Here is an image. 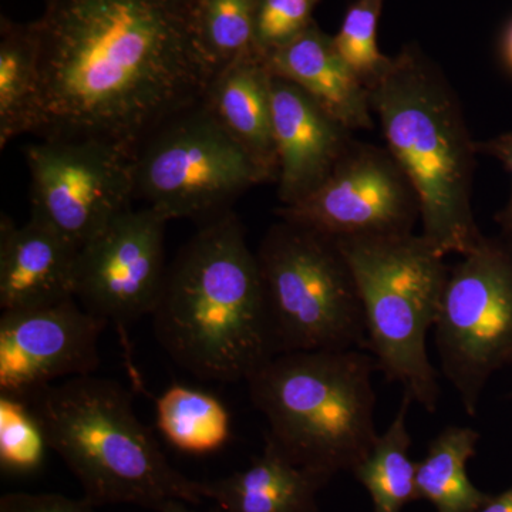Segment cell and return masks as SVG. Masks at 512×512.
<instances>
[{
  "instance_id": "8",
  "label": "cell",
  "mask_w": 512,
  "mask_h": 512,
  "mask_svg": "<svg viewBox=\"0 0 512 512\" xmlns=\"http://www.w3.org/2000/svg\"><path fill=\"white\" fill-rule=\"evenodd\" d=\"M272 183L202 104L177 114L136 151V198L168 221L214 220L238 197Z\"/></svg>"
},
{
  "instance_id": "21",
  "label": "cell",
  "mask_w": 512,
  "mask_h": 512,
  "mask_svg": "<svg viewBox=\"0 0 512 512\" xmlns=\"http://www.w3.org/2000/svg\"><path fill=\"white\" fill-rule=\"evenodd\" d=\"M157 429L177 450L204 456L231 437L227 406L212 393L175 383L156 400Z\"/></svg>"
},
{
  "instance_id": "20",
  "label": "cell",
  "mask_w": 512,
  "mask_h": 512,
  "mask_svg": "<svg viewBox=\"0 0 512 512\" xmlns=\"http://www.w3.org/2000/svg\"><path fill=\"white\" fill-rule=\"evenodd\" d=\"M40 99L39 52L30 23L0 20V147L32 134Z\"/></svg>"
},
{
  "instance_id": "10",
  "label": "cell",
  "mask_w": 512,
  "mask_h": 512,
  "mask_svg": "<svg viewBox=\"0 0 512 512\" xmlns=\"http://www.w3.org/2000/svg\"><path fill=\"white\" fill-rule=\"evenodd\" d=\"M30 217L77 248L96 237L136 198V153L110 141L40 138L25 148Z\"/></svg>"
},
{
  "instance_id": "19",
  "label": "cell",
  "mask_w": 512,
  "mask_h": 512,
  "mask_svg": "<svg viewBox=\"0 0 512 512\" xmlns=\"http://www.w3.org/2000/svg\"><path fill=\"white\" fill-rule=\"evenodd\" d=\"M478 441L480 433L471 427L441 430L416 463V500L429 501L437 512H476L484 507L493 495L478 490L467 474Z\"/></svg>"
},
{
  "instance_id": "12",
  "label": "cell",
  "mask_w": 512,
  "mask_h": 512,
  "mask_svg": "<svg viewBox=\"0 0 512 512\" xmlns=\"http://www.w3.org/2000/svg\"><path fill=\"white\" fill-rule=\"evenodd\" d=\"M167 218L153 207L128 210L80 248L74 299L123 328L151 316L163 289Z\"/></svg>"
},
{
  "instance_id": "2",
  "label": "cell",
  "mask_w": 512,
  "mask_h": 512,
  "mask_svg": "<svg viewBox=\"0 0 512 512\" xmlns=\"http://www.w3.org/2000/svg\"><path fill=\"white\" fill-rule=\"evenodd\" d=\"M151 319L167 355L207 382H247L279 355L256 252L234 211L181 249Z\"/></svg>"
},
{
  "instance_id": "32",
  "label": "cell",
  "mask_w": 512,
  "mask_h": 512,
  "mask_svg": "<svg viewBox=\"0 0 512 512\" xmlns=\"http://www.w3.org/2000/svg\"><path fill=\"white\" fill-rule=\"evenodd\" d=\"M178 2H190V0H178Z\"/></svg>"
},
{
  "instance_id": "22",
  "label": "cell",
  "mask_w": 512,
  "mask_h": 512,
  "mask_svg": "<svg viewBox=\"0 0 512 512\" xmlns=\"http://www.w3.org/2000/svg\"><path fill=\"white\" fill-rule=\"evenodd\" d=\"M413 400L404 394L402 406L375 446L352 471L372 498L373 512H402L416 501V463L410 458L412 437L407 414Z\"/></svg>"
},
{
  "instance_id": "27",
  "label": "cell",
  "mask_w": 512,
  "mask_h": 512,
  "mask_svg": "<svg viewBox=\"0 0 512 512\" xmlns=\"http://www.w3.org/2000/svg\"><path fill=\"white\" fill-rule=\"evenodd\" d=\"M0 512H94L86 498L73 500L53 493H9L0 498Z\"/></svg>"
},
{
  "instance_id": "24",
  "label": "cell",
  "mask_w": 512,
  "mask_h": 512,
  "mask_svg": "<svg viewBox=\"0 0 512 512\" xmlns=\"http://www.w3.org/2000/svg\"><path fill=\"white\" fill-rule=\"evenodd\" d=\"M50 450L45 427L23 397L0 394V470L29 477L45 466Z\"/></svg>"
},
{
  "instance_id": "5",
  "label": "cell",
  "mask_w": 512,
  "mask_h": 512,
  "mask_svg": "<svg viewBox=\"0 0 512 512\" xmlns=\"http://www.w3.org/2000/svg\"><path fill=\"white\" fill-rule=\"evenodd\" d=\"M376 360L362 349L282 353L247 380L271 440L296 466L330 478L375 446Z\"/></svg>"
},
{
  "instance_id": "26",
  "label": "cell",
  "mask_w": 512,
  "mask_h": 512,
  "mask_svg": "<svg viewBox=\"0 0 512 512\" xmlns=\"http://www.w3.org/2000/svg\"><path fill=\"white\" fill-rule=\"evenodd\" d=\"M319 0H261L254 49L268 55L291 42L315 22Z\"/></svg>"
},
{
  "instance_id": "7",
  "label": "cell",
  "mask_w": 512,
  "mask_h": 512,
  "mask_svg": "<svg viewBox=\"0 0 512 512\" xmlns=\"http://www.w3.org/2000/svg\"><path fill=\"white\" fill-rule=\"evenodd\" d=\"M256 259L279 355L366 350L362 298L338 238L281 218Z\"/></svg>"
},
{
  "instance_id": "4",
  "label": "cell",
  "mask_w": 512,
  "mask_h": 512,
  "mask_svg": "<svg viewBox=\"0 0 512 512\" xmlns=\"http://www.w3.org/2000/svg\"><path fill=\"white\" fill-rule=\"evenodd\" d=\"M26 400L45 427L50 450L70 468L94 507L133 504L160 511L171 500H205L204 484L168 463L120 383L72 377Z\"/></svg>"
},
{
  "instance_id": "13",
  "label": "cell",
  "mask_w": 512,
  "mask_h": 512,
  "mask_svg": "<svg viewBox=\"0 0 512 512\" xmlns=\"http://www.w3.org/2000/svg\"><path fill=\"white\" fill-rule=\"evenodd\" d=\"M104 320L76 299L0 316V394L28 399L59 379L93 375Z\"/></svg>"
},
{
  "instance_id": "16",
  "label": "cell",
  "mask_w": 512,
  "mask_h": 512,
  "mask_svg": "<svg viewBox=\"0 0 512 512\" xmlns=\"http://www.w3.org/2000/svg\"><path fill=\"white\" fill-rule=\"evenodd\" d=\"M264 59L272 76L298 86L350 130L375 127L369 90L318 23Z\"/></svg>"
},
{
  "instance_id": "9",
  "label": "cell",
  "mask_w": 512,
  "mask_h": 512,
  "mask_svg": "<svg viewBox=\"0 0 512 512\" xmlns=\"http://www.w3.org/2000/svg\"><path fill=\"white\" fill-rule=\"evenodd\" d=\"M434 339L441 372L476 416L491 376L512 366V234L484 235L451 266Z\"/></svg>"
},
{
  "instance_id": "15",
  "label": "cell",
  "mask_w": 512,
  "mask_h": 512,
  "mask_svg": "<svg viewBox=\"0 0 512 512\" xmlns=\"http://www.w3.org/2000/svg\"><path fill=\"white\" fill-rule=\"evenodd\" d=\"M80 249L30 217L18 225L0 218V309L36 308L74 298Z\"/></svg>"
},
{
  "instance_id": "23",
  "label": "cell",
  "mask_w": 512,
  "mask_h": 512,
  "mask_svg": "<svg viewBox=\"0 0 512 512\" xmlns=\"http://www.w3.org/2000/svg\"><path fill=\"white\" fill-rule=\"evenodd\" d=\"M261 0H190L195 36L215 72L254 49Z\"/></svg>"
},
{
  "instance_id": "6",
  "label": "cell",
  "mask_w": 512,
  "mask_h": 512,
  "mask_svg": "<svg viewBox=\"0 0 512 512\" xmlns=\"http://www.w3.org/2000/svg\"><path fill=\"white\" fill-rule=\"evenodd\" d=\"M362 298L367 346L377 372L399 383L427 412L441 396L439 372L427 353L450 275L446 255L423 237L338 238Z\"/></svg>"
},
{
  "instance_id": "17",
  "label": "cell",
  "mask_w": 512,
  "mask_h": 512,
  "mask_svg": "<svg viewBox=\"0 0 512 512\" xmlns=\"http://www.w3.org/2000/svg\"><path fill=\"white\" fill-rule=\"evenodd\" d=\"M202 104L271 181H276L272 73L264 56L251 49L218 69L205 90Z\"/></svg>"
},
{
  "instance_id": "3",
  "label": "cell",
  "mask_w": 512,
  "mask_h": 512,
  "mask_svg": "<svg viewBox=\"0 0 512 512\" xmlns=\"http://www.w3.org/2000/svg\"><path fill=\"white\" fill-rule=\"evenodd\" d=\"M367 90L387 150L419 198L421 235L446 256L473 251L484 238L473 210L477 143L446 74L412 43Z\"/></svg>"
},
{
  "instance_id": "28",
  "label": "cell",
  "mask_w": 512,
  "mask_h": 512,
  "mask_svg": "<svg viewBox=\"0 0 512 512\" xmlns=\"http://www.w3.org/2000/svg\"><path fill=\"white\" fill-rule=\"evenodd\" d=\"M477 151L478 154H484V156H490L500 161L512 178V131L490 138V140L478 141ZM495 222L500 225L501 232L512 234V184L510 198L503 210L495 215Z\"/></svg>"
},
{
  "instance_id": "1",
  "label": "cell",
  "mask_w": 512,
  "mask_h": 512,
  "mask_svg": "<svg viewBox=\"0 0 512 512\" xmlns=\"http://www.w3.org/2000/svg\"><path fill=\"white\" fill-rule=\"evenodd\" d=\"M30 26L40 69L32 134L40 138L110 141L136 153L201 103L215 73L190 2L45 0Z\"/></svg>"
},
{
  "instance_id": "31",
  "label": "cell",
  "mask_w": 512,
  "mask_h": 512,
  "mask_svg": "<svg viewBox=\"0 0 512 512\" xmlns=\"http://www.w3.org/2000/svg\"><path fill=\"white\" fill-rule=\"evenodd\" d=\"M158 512H198L188 507V503L181 500H171L165 503ZM220 512V511H217Z\"/></svg>"
},
{
  "instance_id": "11",
  "label": "cell",
  "mask_w": 512,
  "mask_h": 512,
  "mask_svg": "<svg viewBox=\"0 0 512 512\" xmlns=\"http://www.w3.org/2000/svg\"><path fill=\"white\" fill-rule=\"evenodd\" d=\"M278 215L335 238L387 237L412 234L420 204L387 147L353 140L318 190Z\"/></svg>"
},
{
  "instance_id": "29",
  "label": "cell",
  "mask_w": 512,
  "mask_h": 512,
  "mask_svg": "<svg viewBox=\"0 0 512 512\" xmlns=\"http://www.w3.org/2000/svg\"><path fill=\"white\" fill-rule=\"evenodd\" d=\"M500 56L505 69L512 74V18L508 20L503 33H501Z\"/></svg>"
},
{
  "instance_id": "30",
  "label": "cell",
  "mask_w": 512,
  "mask_h": 512,
  "mask_svg": "<svg viewBox=\"0 0 512 512\" xmlns=\"http://www.w3.org/2000/svg\"><path fill=\"white\" fill-rule=\"evenodd\" d=\"M476 512H512V487L503 494L491 498L484 507Z\"/></svg>"
},
{
  "instance_id": "25",
  "label": "cell",
  "mask_w": 512,
  "mask_h": 512,
  "mask_svg": "<svg viewBox=\"0 0 512 512\" xmlns=\"http://www.w3.org/2000/svg\"><path fill=\"white\" fill-rule=\"evenodd\" d=\"M386 0H356L349 6L339 32L333 36L336 49L367 89L392 62L377 45V26Z\"/></svg>"
},
{
  "instance_id": "18",
  "label": "cell",
  "mask_w": 512,
  "mask_h": 512,
  "mask_svg": "<svg viewBox=\"0 0 512 512\" xmlns=\"http://www.w3.org/2000/svg\"><path fill=\"white\" fill-rule=\"evenodd\" d=\"M330 478L296 466L265 439L261 456L231 476L205 481V500L220 512H319L316 497Z\"/></svg>"
},
{
  "instance_id": "14",
  "label": "cell",
  "mask_w": 512,
  "mask_h": 512,
  "mask_svg": "<svg viewBox=\"0 0 512 512\" xmlns=\"http://www.w3.org/2000/svg\"><path fill=\"white\" fill-rule=\"evenodd\" d=\"M278 198L291 207L318 190L353 143V131L288 80L272 76Z\"/></svg>"
}]
</instances>
